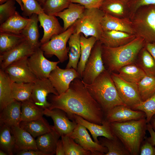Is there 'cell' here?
Returning a JSON list of instances; mask_svg holds the SVG:
<instances>
[{"label": "cell", "mask_w": 155, "mask_h": 155, "mask_svg": "<svg viewBox=\"0 0 155 155\" xmlns=\"http://www.w3.org/2000/svg\"><path fill=\"white\" fill-rule=\"evenodd\" d=\"M21 102L14 100L4 108L0 114V125H5L11 128L20 126Z\"/></svg>", "instance_id": "44dd1931"}, {"label": "cell", "mask_w": 155, "mask_h": 155, "mask_svg": "<svg viewBox=\"0 0 155 155\" xmlns=\"http://www.w3.org/2000/svg\"><path fill=\"white\" fill-rule=\"evenodd\" d=\"M27 62L30 70L39 79H48L51 72L60 62L48 60L40 47L28 58Z\"/></svg>", "instance_id": "30bf717a"}, {"label": "cell", "mask_w": 155, "mask_h": 155, "mask_svg": "<svg viewBox=\"0 0 155 155\" xmlns=\"http://www.w3.org/2000/svg\"><path fill=\"white\" fill-rule=\"evenodd\" d=\"M15 140V152L29 150H38L36 140L28 132L20 126L11 128Z\"/></svg>", "instance_id": "cb8c5ba5"}, {"label": "cell", "mask_w": 155, "mask_h": 155, "mask_svg": "<svg viewBox=\"0 0 155 155\" xmlns=\"http://www.w3.org/2000/svg\"><path fill=\"white\" fill-rule=\"evenodd\" d=\"M65 155H92L91 152L83 148L68 135L61 137Z\"/></svg>", "instance_id": "60d3db41"}, {"label": "cell", "mask_w": 155, "mask_h": 155, "mask_svg": "<svg viewBox=\"0 0 155 155\" xmlns=\"http://www.w3.org/2000/svg\"><path fill=\"white\" fill-rule=\"evenodd\" d=\"M99 143L106 147L108 152L105 155H130V154L122 143L115 137L109 139L104 137L98 138Z\"/></svg>", "instance_id": "8d00e7d4"}, {"label": "cell", "mask_w": 155, "mask_h": 155, "mask_svg": "<svg viewBox=\"0 0 155 155\" xmlns=\"http://www.w3.org/2000/svg\"><path fill=\"white\" fill-rule=\"evenodd\" d=\"M83 83L92 97L101 106L104 114L116 106L125 105L119 97L111 73L106 69L92 83Z\"/></svg>", "instance_id": "277c9868"}, {"label": "cell", "mask_w": 155, "mask_h": 155, "mask_svg": "<svg viewBox=\"0 0 155 155\" xmlns=\"http://www.w3.org/2000/svg\"><path fill=\"white\" fill-rule=\"evenodd\" d=\"M81 77L77 70L72 68L62 69L58 66L50 73L48 79L59 94L66 92L71 82Z\"/></svg>", "instance_id": "4fadbf2b"}, {"label": "cell", "mask_w": 155, "mask_h": 155, "mask_svg": "<svg viewBox=\"0 0 155 155\" xmlns=\"http://www.w3.org/2000/svg\"><path fill=\"white\" fill-rule=\"evenodd\" d=\"M80 34L73 33L68 40L69 60L65 68H72L77 70L81 54Z\"/></svg>", "instance_id": "1f68e13d"}, {"label": "cell", "mask_w": 155, "mask_h": 155, "mask_svg": "<svg viewBox=\"0 0 155 155\" xmlns=\"http://www.w3.org/2000/svg\"><path fill=\"white\" fill-rule=\"evenodd\" d=\"M8 0H0V4H2ZM17 1L20 5L22 10H23V5L22 2L21 0H15Z\"/></svg>", "instance_id": "11a10c76"}, {"label": "cell", "mask_w": 155, "mask_h": 155, "mask_svg": "<svg viewBox=\"0 0 155 155\" xmlns=\"http://www.w3.org/2000/svg\"><path fill=\"white\" fill-rule=\"evenodd\" d=\"M149 123L150 124L155 132V114L152 116Z\"/></svg>", "instance_id": "db71d44e"}, {"label": "cell", "mask_w": 155, "mask_h": 155, "mask_svg": "<svg viewBox=\"0 0 155 155\" xmlns=\"http://www.w3.org/2000/svg\"><path fill=\"white\" fill-rule=\"evenodd\" d=\"M86 9L84 6L79 4L71 2L67 8L54 15L63 20L64 31L82 17Z\"/></svg>", "instance_id": "d4e9b609"}, {"label": "cell", "mask_w": 155, "mask_h": 155, "mask_svg": "<svg viewBox=\"0 0 155 155\" xmlns=\"http://www.w3.org/2000/svg\"><path fill=\"white\" fill-rule=\"evenodd\" d=\"M35 51L25 39L11 49L0 54V69L4 70L12 63L28 58Z\"/></svg>", "instance_id": "e0dca14e"}, {"label": "cell", "mask_w": 155, "mask_h": 155, "mask_svg": "<svg viewBox=\"0 0 155 155\" xmlns=\"http://www.w3.org/2000/svg\"><path fill=\"white\" fill-rule=\"evenodd\" d=\"M145 42L143 38L136 37L129 43L118 47H109L102 45V58L106 69L111 73H115L122 67L135 63Z\"/></svg>", "instance_id": "7a4b0ae2"}, {"label": "cell", "mask_w": 155, "mask_h": 155, "mask_svg": "<svg viewBox=\"0 0 155 155\" xmlns=\"http://www.w3.org/2000/svg\"><path fill=\"white\" fill-rule=\"evenodd\" d=\"M44 110L36 105L31 99L21 102V120L28 121L40 119Z\"/></svg>", "instance_id": "836d02e7"}, {"label": "cell", "mask_w": 155, "mask_h": 155, "mask_svg": "<svg viewBox=\"0 0 155 155\" xmlns=\"http://www.w3.org/2000/svg\"><path fill=\"white\" fill-rule=\"evenodd\" d=\"M71 121L81 125L88 129L94 141L99 144L98 138L104 137L109 139H113L115 137L113 134L109 123L104 121L102 125L92 123L85 119L81 117L73 115L68 117Z\"/></svg>", "instance_id": "ac0fdd59"}, {"label": "cell", "mask_w": 155, "mask_h": 155, "mask_svg": "<svg viewBox=\"0 0 155 155\" xmlns=\"http://www.w3.org/2000/svg\"><path fill=\"white\" fill-rule=\"evenodd\" d=\"M12 82L6 72L0 69V111L13 101L12 93Z\"/></svg>", "instance_id": "f546056e"}, {"label": "cell", "mask_w": 155, "mask_h": 155, "mask_svg": "<svg viewBox=\"0 0 155 155\" xmlns=\"http://www.w3.org/2000/svg\"><path fill=\"white\" fill-rule=\"evenodd\" d=\"M147 123L146 118L110 123L113 135L122 143L131 155H138L145 137Z\"/></svg>", "instance_id": "3957f363"}, {"label": "cell", "mask_w": 155, "mask_h": 155, "mask_svg": "<svg viewBox=\"0 0 155 155\" xmlns=\"http://www.w3.org/2000/svg\"><path fill=\"white\" fill-rule=\"evenodd\" d=\"M38 14L34 13L29 17L30 20L22 30L21 34L34 50L40 48L41 44L39 41V34L38 25Z\"/></svg>", "instance_id": "4316f807"}, {"label": "cell", "mask_w": 155, "mask_h": 155, "mask_svg": "<svg viewBox=\"0 0 155 155\" xmlns=\"http://www.w3.org/2000/svg\"><path fill=\"white\" fill-rule=\"evenodd\" d=\"M144 112L135 110L125 105L116 106L104 114V121L109 123L123 122L146 118Z\"/></svg>", "instance_id": "2e32d148"}, {"label": "cell", "mask_w": 155, "mask_h": 155, "mask_svg": "<svg viewBox=\"0 0 155 155\" xmlns=\"http://www.w3.org/2000/svg\"><path fill=\"white\" fill-rule=\"evenodd\" d=\"M102 44L97 40L94 45L86 62L81 80L84 83L91 84L103 71L106 70L102 55Z\"/></svg>", "instance_id": "ba28073f"}, {"label": "cell", "mask_w": 155, "mask_h": 155, "mask_svg": "<svg viewBox=\"0 0 155 155\" xmlns=\"http://www.w3.org/2000/svg\"><path fill=\"white\" fill-rule=\"evenodd\" d=\"M118 72L119 75L124 80L136 84L146 75L144 71L135 63L122 67Z\"/></svg>", "instance_id": "d6a6232c"}, {"label": "cell", "mask_w": 155, "mask_h": 155, "mask_svg": "<svg viewBox=\"0 0 155 155\" xmlns=\"http://www.w3.org/2000/svg\"><path fill=\"white\" fill-rule=\"evenodd\" d=\"M60 137L53 126L50 131L38 137L36 140L38 149L45 155L55 154L57 144Z\"/></svg>", "instance_id": "484cf974"}, {"label": "cell", "mask_w": 155, "mask_h": 155, "mask_svg": "<svg viewBox=\"0 0 155 155\" xmlns=\"http://www.w3.org/2000/svg\"><path fill=\"white\" fill-rule=\"evenodd\" d=\"M49 108L61 109L68 117L75 114L90 122L102 125L104 113L101 106L91 96L80 78L74 79L68 89L58 95L50 98Z\"/></svg>", "instance_id": "6da1fadb"}, {"label": "cell", "mask_w": 155, "mask_h": 155, "mask_svg": "<svg viewBox=\"0 0 155 155\" xmlns=\"http://www.w3.org/2000/svg\"><path fill=\"white\" fill-rule=\"evenodd\" d=\"M0 148L9 155L15 152V138L11 128L4 124L0 125Z\"/></svg>", "instance_id": "e575fe53"}, {"label": "cell", "mask_w": 155, "mask_h": 155, "mask_svg": "<svg viewBox=\"0 0 155 155\" xmlns=\"http://www.w3.org/2000/svg\"><path fill=\"white\" fill-rule=\"evenodd\" d=\"M101 26L103 31H119L135 34L129 18H120L105 14Z\"/></svg>", "instance_id": "603a6c76"}, {"label": "cell", "mask_w": 155, "mask_h": 155, "mask_svg": "<svg viewBox=\"0 0 155 155\" xmlns=\"http://www.w3.org/2000/svg\"><path fill=\"white\" fill-rule=\"evenodd\" d=\"M104 14L100 9L86 8L82 17L74 24V33H82L86 38L93 36L99 40L103 32L101 22Z\"/></svg>", "instance_id": "8992f818"}, {"label": "cell", "mask_w": 155, "mask_h": 155, "mask_svg": "<svg viewBox=\"0 0 155 155\" xmlns=\"http://www.w3.org/2000/svg\"><path fill=\"white\" fill-rule=\"evenodd\" d=\"M15 0H8L0 5V24H2L15 13Z\"/></svg>", "instance_id": "f6af8a7d"}, {"label": "cell", "mask_w": 155, "mask_h": 155, "mask_svg": "<svg viewBox=\"0 0 155 155\" xmlns=\"http://www.w3.org/2000/svg\"><path fill=\"white\" fill-rule=\"evenodd\" d=\"M137 85L142 101L146 100L155 94V77L146 75Z\"/></svg>", "instance_id": "ab89813d"}, {"label": "cell", "mask_w": 155, "mask_h": 155, "mask_svg": "<svg viewBox=\"0 0 155 155\" xmlns=\"http://www.w3.org/2000/svg\"><path fill=\"white\" fill-rule=\"evenodd\" d=\"M136 37L134 34L116 31H103L99 40L102 45L114 48L125 45Z\"/></svg>", "instance_id": "ffe728a7"}, {"label": "cell", "mask_w": 155, "mask_h": 155, "mask_svg": "<svg viewBox=\"0 0 155 155\" xmlns=\"http://www.w3.org/2000/svg\"><path fill=\"white\" fill-rule=\"evenodd\" d=\"M59 95L49 79L37 80L34 83L31 99L39 108H49L50 103L47 100L49 94Z\"/></svg>", "instance_id": "5bb4252c"}, {"label": "cell", "mask_w": 155, "mask_h": 155, "mask_svg": "<svg viewBox=\"0 0 155 155\" xmlns=\"http://www.w3.org/2000/svg\"><path fill=\"white\" fill-rule=\"evenodd\" d=\"M146 139L142 142L140 147V155H155V147Z\"/></svg>", "instance_id": "c3c4849f"}, {"label": "cell", "mask_w": 155, "mask_h": 155, "mask_svg": "<svg viewBox=\"0 0 155 155\" xmlns=\"http://www.w3.org/2000/svg\"><path fill=\"white\" fill-rule=\"evenodd\" d=\"M100 9L105 14L120 18L130 19L128 0H104Z\"/></svg>", "instance_id": "7402d4cb"}, {"label": "cell", "mask_w": 155, "mask_h": 155, "mask_svg": "<svg viewBox=\"0 0 155 155\" xmlns=\"http://www.w3.org/2000/svg\"><path fill=\"white\" fill-rule=\"evenodd\" d=\"M71 3L70 0H46L42 7L45 13L54 15L67 8Z\"/></svg>", "instance_id": "b9f144b4"}, {"label": "cell", "mask_w": 155, "mask_h": 155, "mask_svg": "<svg viewBox=\"0 0 155 155\" xmlns=\"http://www.w3.org/2000/svg\"><path fill=\"white\" fill-rule=\"evenodd\" d=\"M144 47L155 60V43L146 42Z\"/></svg>", "instance_id": "f5cc1de1"}, {"label": "cell", "mask_w": 155, "mask_h": 155, "mask_svg": "<svg viewBox=\"0 0 155 155\" xmlns=\"http://www.w3.org/2000/svg\"><path fill=\"white\" fill-rule=\"evenodd\" d=\"M28 58H25L12 63L4 70L12 82L34 83L37 80L28 66Z\"/></svg>", "instance_id": "7c38bea8"}, {"label": "cell", "mask_w": 155, "mask_h": 155, "mask_svg": "<svg viewBox=\"0 0 155 155\" xmlns=\"http://www.w3.org/2000/svg\"><path fill=\"white\" fill-rule=\"evenodd\" d=\"M119 97L126 106L131 108L142 101L137 84L127 82L117 73H111Z\"/></svg>", "instance_id": "9c48e42d"}, {"label": "cell", "mask_w": 155, "mask_h": 155, "mask_svg": "<svg viewBox=\"0 0 155 155\" xmlns=\"http://www.w3.org/2000/svg\"><path fill=\"white\" fill-rule=\"evenodd\" d=\"M74 24L62 33L53 36L47 42L41 44L40 48L44 54L49 57L55 55L60 62L63 63L69 58L68 48L66 44L71 36L74 33Z\"/></svg>", "instance_id": "52a82bcc"}, {"label": "cell", "mask_w": 155, "mask_h": 155, "mask_svg": "<svg viewBox=\"0 0 155 155\" xmlns=\"http://www.w3.org/2000/svg\"><path fill=\"white\" fill-rule=\"evenodd\" d=\"M20 126L34 138L50 131L53 128V126L50 125L43 118L30 121H22Z\"/></svg>", "instance_id": "4dcf8cb0"}, {"label": "cell", "mask_w": 155, "mask_h": 155, "mask_svg": "<svg viewBox=\"0 0 155 155\" xmlns=\"http://www.w3.org/2000/svg\"><path fill=\"white\" fill-rule=\"evenodd\" d=\"M130 11V19L137 9L145 5L155 4V0H128Z\"/></svg>", "instance_id": "bcb514c9"}, {"label": "cell", "mask_w": 155, "mask_h": 155, "mask_svg": "<svg viewBox=\"0 0 155 155\" xmlns=\"http://www.w3.org/2000/svg\"><path fill=\"white\" fill-rule=\"evenodd\" d=\"M30 19L20 16L18 12L0 24V32L20 34L28 23Z\"/></svg>", "instance_id": "83f0119b"}, {"label": "cell", "mask_w": 155, "mask_h": 155, "mask_svg": "<svg viewBox=\"0 0 155 155\" xmlns=\"http://www.w3.org/2000/svg\"><path fill=\"white\" fill-rule=\"evenodd\" d=\"M131 108L144 112L147 123H149L152 116L155 114V94L146 100L142 101Z\"/></svg>", "instance_id": "7bdbcfd3"}, {"label": "cell", "mask_w": 155, "mask_h": 155, "mask_svg": "<svg viewBox=\"0 0 155 155\" xmlns=\"http://www.w3.org/2000/svg\"><path fill=\"white\" fill-rule=\"evenodd\" d=\"M72 3L79 4L86 9H100L104 0H70Z\"/></svg>", "instance_id": "7dc6e473"}, {"label": "cell", "mask_w": 155, "mask_h": 155, "mask_svg": "<svg viewBox=\"0 0 155 155\" xmlns=\"http://www.w3.org/2000/svg\"><path fill=\"white\" fill-rule=\"evenodd\" d=\"M80 40L81 54L76 70L81 79L86 63L90 55L92 49L97 40L93 36L88 38H86L82 33H80Z\"/></svg>", "instance_id": "f1b7e54d"}, {"label": "cell", "mask_w": 155, "mask_h": 155, "mask_svg": "<svg viewBox=\"0 0 155 155\" xmlns=\"http://www.w3.org/2000/svg\"><path fill=\"white\" fill-rule=\"evenodd\" d=\"M54 15H49L44 13L38 15L40 26L44 30V34L40 42L41 44L48 41L54 36L59 34L63 31L58 19Z\"/></svg>", "instance_id": "d6986e66"}, {"label": "cell", "mask_w": 155, "mask_h": 155, "mask_svg": "<svg viewBox=\"0 0 155 155\" xmlns=\"http://www.w3.org/2000/svg\"><path fill=\"white\" fill-rule=\"evenodd\" d=\"M87 129L84 126L77 124L68 136L84 149L90 151L92 155H103L106 153L107 148L93 141Z\"/></svg>", "instance_id": "8fae6325"}, {"label": "cell", "mask_w": 155, "mask_h": 155, "mask_svg": "<svg viewBox=\"0 0 155 155\" xmlns=\"http://www.w3.org/2000/svg\"><path fill=\"white\" fill-rule=\"evenodd\" d=\"M136 37L155 43V4L142 6L130 19Z\"/></svg>", "instance_id": "5b68a950"}, {"label": "cell", "mask_w": 155, "mask_h": 155, "mask_svg": "<svg viewBox=\"0 0 155 155\" xmlns=\"http://www.w3.org/2000/svg\"><path fill=\"white\" fill-rule=\"evenodd\" d=\"M44 115L50 117L54 123L53 127L60 137L68 135L73 131L77 123L71 120L66 113L58 108L44 110Z\"/></svg>", "instance_id": "9a60e30c"}, {"label": "cell", "mask_w": 155, "mask_h": 155, "mask_svg": "<svg viewBox=\"0 0 155 155\" xmlns=\"http://www.w3.org/2000/svg\"><path fill=\"white\" fill-rule=\"evenodd\" d=\"M23 5L22 15L30 17L33 14L44 13L40 4L37 0H21Z\"/></svg>", "instance_id": "ee69618b"}, {"label": "cell", "mask_w": 155, "mask_h": 155, "mask_svg": "<svg viewBox=\"0 0 155 155\" xmlns=\"http://www.w3.org/2000/svg\"><path fill=\"white\" fill-rule=\"evenodd\" d=\"M135 63L146 75L155 77V60L144 46L140 51Z\"/></svg>", "instance_id": "d590c367"}, {"label": "cell", "mask_w": 155, "mask_h": 155, "mask_svg": "<svg viewBox=\"0 0 155 155\" xmlns=\"http://www.w3.org/2000/svg\"><path fill=\"white\" fill-rule=\"evenodd\" d=\"M16 154L17 155H45L39 150H34L19 151L17 152Z\"/></svg>", "instance_id": "f907efd6"}, {"label": "cell", "mask_w": 155, "mask_h": 155, "mask_svg": "<svg viewBox=\"0 0 155 155\" xmlns=\"http://www.w3.org/2000/svg\"><path fill=\"white\" fill-rule=\"evenodd\" d=\"M25 39L21 34L0 32V54L11 49Z\"/></svg>", "instance_id": "74e56055"}, {"label": "cell", "mask_w": 155, "mask_h": 155, "mask_svg": "<svg viewBox=\"0 0 155 155\" xmlns=\"http://www.w3.org/2000/svg\"><path fill=\"white\" fill-rule=\"evenodd\" d=\"M41 5H42L46 0H37Z\"/></svg>", "instance_id": "6f0895ef"}, {"label": "cell", "mask_w": 155, "mask_h": 155, "mask_svg": "<svg viewBox=\"0 0 155 155\" xmlns=\"http://www.w3.org/2000/svg\"><path fill=\"white\" fill-rule=\"evenodd\" d=\"M0 155H8V154L5 151L0 149Z\"/></svg>", "instance_id": "9f6ffc18"}, {"label": "cell", "mask_w": 155, "mask_h": 155, "mask_svg": "<svg viewBox=\"0 0 155 155\" xmlns=\"http://www.w3.org/2000/svg\"><path fill=\"white\" fill-rule=\"evenodd\" d=\"M147 130L149 133L150 136L148 137H145L146 139L150 143L155 146V132L149 123H148L147 126Z\"/></svg>", "instance_id": "681fc988"}, {"label": "cell", "mask_w": 155, "mask_h": 155, "mask_svg": "<svg viewBox=\"0 0 155 155\" xmlns=\"http://www.w3.org/2000/svg\"><path fill=\"white\" fill-rule=\"evenodd\" d=\"M34 83L12 82L13 97L16 101L21 102L30 99Z\"/></svg>", "instance_id": "f35d334b"}, {"label": "cell", "mask_w": 155, "mask_h": 155, "mask_svg": "<svg viewBox=\"0 0 155 155\" xmlns=\"http://www.w3.org/2000/svg\"><path fill=\"white\" fill-rule=\"evenodd\" d=\"M55 154L56 155H65L64 146L61 139L59 140L57 143Z\"/></svg>", "instance_id": "816d5d0a"}]
</instances>
